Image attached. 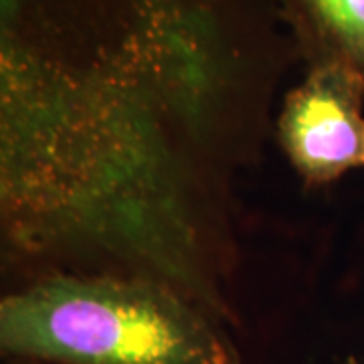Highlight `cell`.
<instances>
[{
	"mask_svg": "<svg viewBox=\"0 0 364 364\" xmlns=\"http://www.w3.org/2000/svg\"><path fill=\"white\" fill-rule=\"evenodd\" d=\"M286 47L251 0L4 11L0 243L14 286L148 279L239 326L235 184L259 156Z\"/></svg>",
	"mask_w": 364,
	"mask_h": 364,
	"instance_id": "cell-1",
	"label": "cell"
},
{
	"mask_svg": "<svg viewBox=\"0 0 364 364\" xmlns=\"http://www.w3.org/2000/svg\"><path fill=\"white\" fill-rule=\"evenodd\" d=\"M0 350L45 364H241L231 328L170 287L51 273L0 301Z\"/></svg>",
	"mask_w": 364,
	"mask_h": 364,
	"instance_id": "cell-2",
	"label": "cell"
},
{
	"mask_svg": "<svg viewBox=\"0 0 364 364\" xmlns=\"http://www.w3.org/2000/svg\"><path fill=\"white\" fill-rule=\"evenodd\" d=\"M275 136L291 168L324 186L364 166V85L340 67H312L287 91Z\"/></svg>",
	"mask_w": 364,
	"mask_h": 364,
	"instance_id": "cell-3",
	"label": "cell"
},
{
	"mask_svg": "<svg viewBox=\"0 0 364 364\" xmlns=\"http://www.w3.org/2000/svg\"><path fill=\"white\" fill-rule=\"evenodd\" d=\"M294 53L312 67H340L364 85V0H269Z\"/></svg>",
	"mask_w": 364,
	"mask_h": 364,
	"instance_id": "cell-4",
	"label": "cell"
},
{
	"mask_svg": "<svg viewBox=\"0 0 364 364\" xmlns=\"http://www.w3.org/2000/svg\"><path fill=\"white\" fill-rule=\"evenodd\" d=\"M340 364H364V360L356 358V356H346V358H344Z\"/></svg>",
	"mask_w": 364,
	"mask_h": 364,
	"instance_id": "cell-5",
	"label": "cell"
}]
</instances>
